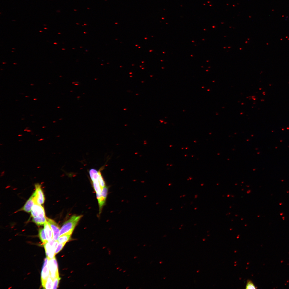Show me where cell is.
<instances>
[{
	"label": "cell",
	"instance_id": "obj_4",
	"mask_svg": "<svg viewBox=\"0 0 289 289\" xmlns=\"http://www.w3.org/2000/svg\"><path fill=\"white\" fill-rule=\"evenodd\" d=\"M59 242L58 241H55L53 246H52L48 241L43 244L45 248L46 255L48 259L54 258L56 255L55 251Z\"/></svg>",
	"mask_w": 289,
	"mask_h": 289
},
{
	"label": "cell",
	"instance_id": "obj_28",
	"mask_svg": "<svg viewBox=\"0 0 289 289\" xmlns=\"http://www.w3.org/2000/svg\"><path fill=\"white\" fill-rule=\"evenodd\" d=\"M152 261L151 262H150V264H151V263H152Z\"/></svg>",
	"mask_w": 289,
	"mask_h": 289
},
{
	"label": "cell",
	"instance_id": "obj_31",
	"mask_svg": "<svg viewBox=\"0 0 289 289\" xmlns=\"http://www.w3.org/2000/svg\"><path fill=\"white\" fill-rule=\"evenodd\" d=\"M40 32H42L41 31H40Z\"/></svg>",
	"mask_w": 289,
	"mask_h": 289
},
{
	"label": "cell",
	"instance_id": "obj_15",
	"mask_svg": "<svg viewBox=\"0 0 289 289\" xmlns=\"http://www.w3.org/2000/svg\"><path fill=\"white\" fill-rule=\"evenodd\" d=\"M39 236L40 239L43 242V244L46 243L48 241L47 238H46L44 229L43 228H40L39 229Z\"/></svg>",
	"mask_w": 289,
	"mask_h": 289
},
{
	"label": "cell",
	"instance_id": "obj_1",
	"mask_svg": "<svg viewBox=\"0 0 289 289\" xmlns=\"http://www.w3.org/2000/svg\"><path fill=\"white\" fill-rule=\"evenodd\" d=\"M83 216L82 215H74L63 224L60 230L59 237L64 235H71L78 222Z\"/></svg>",
	"mask_w": 289,
	"mask_h": 289
},
{
	"label": "cell",
	"instance_id": "obj_6",
	"mask_svg": "<svg viewBox=\"0 0 289 289\" xmlns=\"http://www.w3.org/2000/svg\"><path fill=\"white\" fill-rule=\"evenodd\" d=\"M47 221L50 225L53 234V238L55 241H58L59 237L60 228L58 225L54 220L47 218Z\"/></svg>",
	"mask_w": 289,
	"mask_h": 289
},
{
	"label": "cell",
	"instance_id": "obj_21",
	"mask_svg": "<svg viewBox=\"0 0 289 289\" xmlns=\"http://www.w3.org/2000/svg\"><path fill=\"white\" fill-rule=\"evenodd\" d=\"M120 269V267H117V270H119V269Z\"/></svg>",
	"mask_w": 289,
	"mask_h": 289
},
{
	"label": "cell",
	"instance_id": "obj_27",
	"mask_svg": "<svg viewBox=\"0 0 289 289\" xmlns=\"http://www.w3.org/2000/svg\"><path fill=\"white\" fill-rule=\"evenodd\" d=\"M34 100H37V99H34Z\"/></svg>",
	"mask_w": 289,
	"mask_h": 289
},
{
	"label": "cell",
	"instance_id": "obj_25",
	"mask_svg": "<svg viewBox=\"0 0 289 289\" xmlns=\"http://www.w3.org/2000/svg\"><path fill=\"white\" fill-rule=\"evenodd\" d=\"M129 287H127L126 288V289H129Z\"/></svg>",
	"mask_w": 289,
	"mask_h": 289
},
{
	"label": "cell",
	"instance_id": "obj_32",
	"mask_svg": "<svg viewBox=\"0 0 289 289\" xmlns=\"http://www.w3.org/2000/svg\"><path fill=\"white\" fill-rule=\"evenodd\" d=\"M44 28L45 29H47V28Z\"/></svg>",
	"mask_w": 289,
	"mask_h": 289
},
{
	"label": "cell",
	"instance_id": "obj_9",
	"mask_svg": "<svg viewBox=\"0 0 289 289\" xmlns=\"http://www.w3.org/2000/svg\"><path fill=\"white\" fill-rule=\"evenodd\" d=\"M44 229L47 241L53 238V234L51 228L48 222H46L44 224Z\"/></svg>",
	"mask_w": 289,
	"mask_h": 289
},
{
	"label": "cell",
	"instance_id": "obj_30",
	"mask_svg": "<svg viewBox=\"0 0 289 289\" xmlns=\"http://www.w3.org/2000/svg\"><path fill=\"white\" fill-rule=\"evenodd\" d=\"M31 85H33V84H31Z\"/></svg>",
	"mask_w": 289,
	"mask_h": 289
},
{
	"label": "cell",
	"instance_id": "obj_26",
	"mask_svg": "<svg viewBox=\"0 0 289 289\" xmlns=\"http://www.w3.org/2000/svg\"><path fill=\"white\" fill-rule=\"evenodd\" d=\"M162 262L161 261V262H160V264H162Z\"/></svg>",
	"mask_w": 289,
	"mask_h": 289
},
{
	"label": "cell",
	"instance_id": "obj_16",
	"mask_svg": "<svg viewBox=\"0 0 289 289\" xmlns=\"http://www.w3.org/2000/svg\"><path fill=\"white\" fill-rule=\"evenodd\" d=\"M103 169L102 168V167L100 169L99 177H98V181H99L100 185L101 187H102V188H103L106 186L105 181L104 180V179L101 173V170Z\"/></svg>",
	"mask_w": 289,
	"mask_h": 289
},
{
	"label": "cell",
	"instance_id": "obj_5",
	"mask_svg": "<svg viewBox=\"0 0 289 289\" xmlns=\"http://www.w3.org/2000/svg\"><path fill=\"white\" fill-rule=\"evenodd\" d=\"M31 212V216L33 218L46 217L44 208L40 205L35 204Z\"/></svg>",
	"mask_w": 289,
	"mask_h": 289
},
{
	"label": "cell",
	"instance_id": "obj_33",
	"mask_svg": "<svg viewBox=\"0 0 289 289\" xmlns=\"http://www.w3.org/2000/svg\"><path fill=\"white\" fill-rule=\"evenodd\" d=\"M16 63H14V64H16Z\"/></svg>",
	"mask_w": 289,
	"mask_h": 289
},
{
	"label": "cell",
	"instance_id": "obj_23",
	"mask_svg": "<svg viewBox=\"0 0 289 289\" xmlns=\"http://www.w3.org/2000/svg\"><path fill=\"white\" fill-rule=\"evenodd\" d=\"M122 270V269H120L119 271H121Z\"/></svg>",
	"mask_w": 289,
	"mask_h": 289
},
{
	"label": "cell",
	"instance_id": "obj_34",
	"mask_svg": "<svg viewBox=\"0 0 289 289\" xmlns=\"http://www.w3.org/2000/svg\"><path fill=\"white\" fill-rule=\"evenodd\" d=\"M28 97V96H26V97Z\"/></svg>",
	"mask_w": 289,
	"mask_h": 289
},
{
	"label": "cell",
	"instance_id": "obj_22",
	"mask_svg": "<svg viewBox=\"0 0 289 289\" xmlns=\"http://www.w3.org/2000/svg\"><path fill=\"white\" fill-rule=\"evenodd\" d=\"M126 270H124V271H123V273H125V272H126Z\"/></svg>",
	"mask_w": 289,
	"mask_h": 289
},
{
	"label": "cell",
	"instance_id": "obj_13",
	"mask_svg": "<svg viewBox=\"0 0 289 289\" xmlns=\"http://www.w3.org/2000/svg\"><path fill=\"white\" fill-rule=\"evenodd\" d=\"M71 235H64L59 237L58 241L59 243H66L70 239Z\"/></svg>",
	"mask_w": 289,
	"mask_h": 289
},
{
	"label": "cell",
	"instance_id": "obj_8",
	"mask_svg": "<svg viewBox=\"0 0 289 289\" xmlns=\"http://www.w3.org/2000/svg\"><path fill=\"white\" fill-rule=\"evenodd\" d=\"M35 204V202L34 200L33 196L32 195L31 197L26 202L24 206L21 209V210H23L24 211L28 213L30 212L32 209V208Z\"/></svg>",
	"mask_w": 289,
	"mask_h": 289
},
{
	"label": "cell",
	"instance_id": "obj_18",
	"mask_svg": "<svg viewBox=\"0 0 289 289\" xmlns=\"http://www.w3.org/2000/svg\"><path fill=\"white\" fill-rule=\"evenodd\" d=\"M66 244L59 243L58 244L56 248L55 251V253L56 255L60 251H61L62 249L64 247Z\"/></svg>",
	"mask_w": 289,
	"mask_h": 289
},
{
	"label": "cell",
	"instance_id": "obj_14",
	"mask_svg": "<svg viewBox=\"0 0 289 289\" xmlns=\"http://www.w3.org/2000/svg\"><path fill=\"white\" fill-rule=\"evenodd\" d=\"M32 221L37 225H41L44 224L47 221V218H46V217L44 218L33 217Z\"/></svg>",
	"mask_w": 289,
	"mask_h": 289
},
{
	"label": "cell",
	"instance_id": "obj_20",
	"mask_svg": "<svg viewBox=\"0 0 289 289\" xmlns=\"http://www.w3.org/2000/svg\"><path fill=\"white\" fill-rule=\"evenodd\" d=\"M137 258V256H135V257H134V259H136V258Z\"/></svg>",
	"mask_w": 289,
	"mask_h": 289
},
{
	"label": "cell",
	"instance_id": "obj_10",
	"mask_svg": "<svg viewBox=\"0 0 289 289\" xmlns=\"http://www.w3.org/2000/svg\"><path fill=\"white\" fill-rule=\"evenodd\" d=\"M96 195L97 198L99 203L100 213L103 207L105 204L107 195L102 194V193L101 194L97 193Z\"/></svg>",
	"mask_w": 289,
	"mask_h": 289
},
{
	"label": "cell",
	"instance_id": "obj_7",
	"mask_svg": "<svg viewBox=\"0 0 289 289\" xmlns=\"http://www.w3.org/2000/svg\"><path fill=\"white\" fill-rule=\"evenodd\" d=\"M50 275V271L48 264L45 267H42L41 273V281L42 286L44 284Z\"/></svg>",
	"mask_w": 289,
	"mask_h": 289
},
{
	"label": "cell",
	"instance_id": "obj_3",
	"mask_svg": "<svg viewBox=\"0 0 289 289\" xmlns=\"http://www.w3.org/2000/svg\"><path fill=\"white\" fill-rule=\"evenodd\" d=\"M48 265L50 276L53 281L57 277H59L58 264L55 257L48 259Z\"/></svg>",
	"mask_w": 289,
	"mask_h": 289
},
{
	"label": "cell",
	"instance_id": "obj_37",
	"mask_svg": "<svg viewBox=\"0 0 289 289\" xmlns=\"http://www.w3.org/2000/svg\"></svg>",
	"mask_w": 289,
	"mask_h": 289
},
{
	"label": "cell",
	"instance_id": "obj_12",
	"mask_svg": "<svg viewBox=\"0 0 289 289\" xmlns=\"http://www.w3.org/2000/svg\"><path fill=\"white\" fill-rule=\"evenodd\" d=\"M53 280L52 279L50 275L49 276L47 281L42 286L44 289H53Z\"/></svg>",
	"mask_w": 289,
	"mask_h": 289
},
{
	"label": "cell",
	"instance_id": "obj_24",
	"mask_svg": "<svg viewBox=\"0 0 289 289\" xmlns=\"http://www.w3.org/2000/svg\"><path fill=\"white\" fill-rule=\"evenodd\" d=\"M146 244H144L143 245V246L144 247H145L146 246Z\"/></svg>",
	"mask_w": 289,
	"mask_h": 289
},
{
	"label": "cell",
	"instance_id": "obj_11",
	"mask_svg": "<svg viewBox=\"0 0 289 289\" xmlns=\"http://www.w3.org/2000/svg\"><path fill=\"white\" fill-rule=\"evenodd\" d=\"M92 182L95 191L97 193L101 194L102 193L103 188L101 187L98 179L96 180L92 181Z\"/></svg>",
	"mask_w": 289,
	"mask_h": 289
},
{
	"label": "cell",
	"instance_id": "obj_2",
	"mask_svg": "<svg viewBox=\"0 0 289 289\" xmlns=\"http://www.w3.org/2000/svg\"><path fill=\"white\" fill-rule=\"evenodd\" d=\"M36 190L32 195L35 202L41 205L44 203L45 201V196L41 189L40 185L37 184L35 185Z\"/></svg>",
	"mask_w": 289,
	"mask_h": 289
},
{
	"label": "cell",
	"instance_id": "obj_19",
	"mask_svg": "<svg viewBox=\"0 0 289 289\" xmlns=\"http://www.w3.org/2000/svg\"><path fill=\"white\" fill-rule=\"evenodd\" d=\"M60 278L59 277H57L54 279L53 281V289H57L58 287V285Z\"/></svg>",
	"mask_w": 289,
	"mask_h": 289
},
{
	"label": "cell",
	"instance_id": "obj_36",
	"mask_svg": "<svg viewBox=\"0 0 289 289\" xmlns=\"http://www.w3.org/2000/svg\"><path fill=\"white\" fill-rule=\"evenodd\" d=\"M129 276V275H128V276Z\"/></svg>",
	"mask_w": 289,
	"mask_h": 289
},
{
	"label": "cell",
	"instance_id": "obj_29",
	"mask_svg": "<svg viewBox=\"0 0 289 289\" xmlns=\"http://www.w3.org/2000/svg\"><path fill=\"white\" fill-rule=\"evenodd\" d=\"M140 245L139 244L137 245V246H139Z\"/></svg>",
	"mask_w": 289,
	"mask_h": 289
},
{
	"label": "cell",
	"instance_id": "obj_35",
	"mask_svg": "<svg viewBox=\"0 0 289 289\" xmlns=\"http://www.w3.org/2000/svg\"><path fill=\"white\" fill-rule=\"evenodd\" d=\"M151 245H150V246H149V247H151Z\"/></svg>",
	"mask_w": 289,
	"mask_h": 289
},
{
	"label": "cell",
	"instance_id": "obj_17",
	"mask_svg": "<svg viewBox=\"0 0 289 289\" xmlns=\"http://www.w3.org/2000/svg\"><path fill=\"white\" fill-rule=\"evenodd\" d=\"M246 289H256V288L255 285L252 281L250 280H248L246 285Z\"/></svg>",
	"mask_w": 289,
	"mask_h": 289
}]
</instances>
